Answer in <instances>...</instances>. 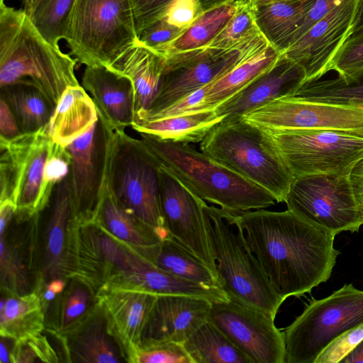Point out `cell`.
<instances>
[{"label":"cell","mask_w":363,"mask_h":363,"mask_svg":"<svg viewBox=\"0 0 363 363\" xmlns=\"http://www.w3.org/2000/svg\"><path fill=\"white\" fill-rule=\"evenodd\" d=\"M62 294L53 331L61 333L82 320L97 303L96 294L84 282L69 279Z\"/></svg>","instance_id":"39"},{"label":"cell","mask_w":363,"mask_h":363,"mask_svg":"<svg viewBox=\"0 0 363 363\" xmlns=\"http://www.w3.org/2000/svg\"><path fill=\"white\" fill-rule=\"evenodd\" d=\"M135 28L139 34L161 19L174 0H132Z\"/></svg>","instance_id":"48"},{"label":"cell","mask_w":363,"mask_h":363,"mask_svg":"<svg viewBox=\"0 0 363 363\" xmlns=\"http://www.w3.org/2000/svg\"><path fill=\"white\" fill-rule=\"evenodd\" d=\"M269 45L259 33L229 49L206 46L166 55L158 91L147 109L134 123L149 121L164 108L220 78L240 62L262 52Z\"/></svg>","instance_id":"8"},{"label":"cell","mask_w":363,"mask_h":363,"mask_svg":"<svg viewBox=\"0 0 363 363\" xmlns=\"http://www.w3.org/2000/svg\"><path fill=\"white\" fill-rule=\"evenodd\" d=\"M40 213L15 216L0 235L1 289L5 294L35 292L43 277L40 255Z\"/></svg>","instance_id":"16"},{"label":"cell","mask_w":363,"mask_h":363,"mask_svg":"<svg viewBox=\"0 0 363 363\" xmlns=\"http://www.w3.org/2000/svg\"><path fill=\"white\" fill-rule=\"evenodd\" d=\"M4 0H0V4H4Z\"/></svg>","instance_id":"59"},{"label":"cell","mask_w":363,"mask_h":363,"mask_svg":"<svg viewBox=\"0 0 363 363\" xmlns=\"http://www.w3.org/2000/svg\"><path fill=\"white\" fill-rule=\"evenodd\" d=\"M48 125L12 139L0 138V172L16 188V212L24 216L41 213L52 194L45 184L44 171L53 146Z\"/></svg>","instance_id":"13"},{"label":"cell","mask_w":363,"mask_h":363,"mask_svg":"<svg viewBox=\"0 0 363 363\" xmlns=\"http://www.w3.org/2000/svg\"><path fill=\"white\" fill-rule=\"evenodd\" d=\"M363 69V27L352 33L335 56L330 70L343 80H349Z\"/></svg>","instance_id":"42"},{"label":"cell","mask_w":363,"mask_h":363,"mask_svg":"<svg viewBox=\"0 0 363 363\" xmlns=\"http://www.w3.org/2000/svg\"><path fill=\"white\" fill-rule=\"evenodd\" d=\"M108 266L95 223L79 224L70 220L66 261V279L79 280L96 294L106 284Z\"/></svg>","instance_id":"25"},{"label":"cell","mask_w":363,"mask_h":363,"mask_svg":"<svg viewBox=\"0 0 363 363\" xmlns=\"http://www.w3.org/2000/svg\"><path fill=\"white\" fill-rule=\"evenodd\" d=\"M57 353L41 333L16 340L11 352V363L58 362Z\"/></svg>","instance_id":"43"},{"label":"cell","mask_w":363,"mask_h":363,"mask_svg":"<svg viewBox=\"0 0 363 363\" xmlns=\"http://www.w3.org/2000/svg\"><path fill=\"white\" fill-rule=\"evenodd\" d=\"M262 128L328 130L363 138V106L283 97L242 117Z\"/></svg>","instance_id":"14"},{"label":"cell","mask_w":363,"mask_h":363,"mask_svg":"<svg viewBox=\"0 0 363 363\" xmlns=\"http://www.w3.org/2000/svg\"><path fill=\"white\" fill-rule=\"evenodd\" d=\"M252 3L255 4H262V3H267L270 1H291V0H250Z\"/></svg>","instance_id":"58"},{"label":"cell","mask_w":363,"mask_h":363,"mask_svg":"<svg viewBox=\"0 0 363 363\" xmlns=\"http://www.w3.org/2000/svg\"><path fill=\"white\" fill-rule=\"evenodd\" d=\"M82 86L93 99L99 116L113 130H125L135 118L131 81L104 66H86Z\"/></svg>","instance_id":"23"},{"label":"cell","mask_w":363,"mask_h":363,"mask_svg":"<svg viewBox=\"0 0 363 363\" xmlns=\"http://www.w3.org/2000/svg\"><path fill=\"white\" fill-rule=\"evenodd\" d=\"M22 134L7 104L0 99V138L12 139Z\"/></svg>","instance_id":"51"},{"label":"cell","mask_w":363,"mask_h":363,"mask_svg":"<svg viewBox=\"0 0 363 363\" xmlns=\"http://www.w3.org/2000/svg\"><path fill=\"white\" fill-rule=\"evenodd\" d=\"M223 119L215 108H208L135 123L131 128L163 140L189 144L201 143Z\"/></svg>","instance_id":"32"},{"label":"cell","mask_w":363,"mask_h":363,"mask_svg":"<svg viewBox=\"0 0 363 363\" xmlns=\"http://www.w3.org/2000/svg\"><path fill=\"white\" fill-rule=\"evenodd\" d=\"M11 339L1 337L0 342V362L1 363H11V352L13 348L10 347V341Z\"/></svg>","instance_id":"55"},{"label":"cell","mask_w":363,"mask_h":363,"mask_svg":"<svg viewBox=\"0 0 363 363\" xmlns=\"http://www.w3.org/2000/svg\"><path fill=\"white\" fill-rule=\"evenodd\" d=\"M315 1H276L262 4L250 1L259 32L282 54L289 48L294 34Z\"/></svg>","instance_id":"29"},{"label":"cell","mask_w":363,"mask_h":363,"mask_svg":"<svg viewBox=\"0 0 363 363\" xmlns=\"http://www.w3.org/2000/svg\"><path fill=\"white\" fill-rule=\"evenodd\" d=\"M45 232L43 277L45 283L65 278L68 232L71 220L69 175L54 188L48 203Z\"/></svg>","instance_id":"27"},{"label":"cell","mask_w":363,"mask_h":363,"mask_svg":"<svg viewBox=\"0 0 363 363\" xmlns=\"http://www.w3.org/2000/svg\"><path fill=\"white\" fill-rule=\"evenodd\" d=\"M359 0H342L284 52L305 71V83L330 71L337 52L351 34Z\"/></svg>","instance_id":"19"},{"label":"cell","mask_w":363,"mask_h":363,"mask_svg":"<svg viewBox=\"0 0 363 363\" xmlns=\"http://www.w3.org/2000/svg\"><path fill=\"white\" fill-rule=\"evenodd\" d=\"M16 203L11 200L0 201V235L3 234L16 212Z\"/></svg>","instance_id":"53"},{"label":"cell","mask_w":363,"mask_h":363,"mask_svg":"<svg viewBox=\"0 0 363 363\" xmlns=\"http://www.w3.org/2000/svg\"><path fill=\"white\" fill-rule=\"evenodd\" d=\"M350 177L356 198L363 208V158L354 166Z\"/></svg>","instance_id":"52"},{"label":"cell","mask_w":363,"mask_h":363,"mask_svg":"<svg viewBox=\"0 0 363 363\" xmlns=\"http://www.w3.org/2000/svg\"><path fill=\"white\" fill-rule=\"evenodd\" d=\"M77 62L49 43L23 9L0 4V86L30 82L56 106L67 87L80 85Z\"/></svg>","instance_id":"2"},{"label":"cell","mask_w":363,"mask_h":363,"mask_svg":"<svg viewBox=\"0 0 363 363\" xmlns=\"http://www.w3.org/2000/svg\"><path fill=\"white\" fill-rule=\"evenodd\" d=\"M280 55L276 48L269 45L262 52L240 62L211 84L205 98L206 108H215L234 96L271 67Z\"/></svg>","instance_id":"35"},{"label":"cell","mask_w":363,"mask_h":363,"mask_svg":"<svg viewBox=\"0 0 363 363\" xmlns=\"http://www.w3.org/2000/svg\"><path fill=\"white\" fill-rule=\"evenodd\" d=\"M193 363H252L213 323L206 320L184 343Z\"/></svg>","instance_id":"37"},{"label":"cell","mask_w":363,"mask_h":363,"mask_svg":"<svg viewBox=\"0 0 363 363\" xmlns=\"http://www.w3.org/2000/svg\"><path fill=\"white\" fill-rule=\"evenodd\" d=\"M0 303V335L14 340L41 333L45 316L35 291L23 296L5 294Z\"/></svg>","instance_id":"34"},{"label":"cell","mask_w":363,"mask_h":363,"mask_svg":"<svg viewBox=\"0 0 363 363\" xmlns=\"http://www.w3.org/2000/svg\"><path fill=\"white\" fill-rule=\"evenodd\" d=\"M363 340V323L335 338L315 360V363H340Z\"/></svg>","instance_id":"45"},{"label":"cell","mask_w":363,"mask_h":363,"mask_svg":"<svg viewBox=\"0 0 363 363\" xmlns=\"http://www.w3.org/2000/svg\"><path fill=\"white\" fill-rule=\"evenodd\" d=\"M211 303L193 296L157 295L140 346L162 342L183 344L208 320Z\"/></svg>","instance_id":"22"},{"label":"cell","mask_w":363,"mask_h":363,"mask_svg":"<svg viewBox=\"0 0 363 363\" xmlns=\"http://www.w3.org/2000/svg\"><path fill=\"white\" fill-rule=\"evenodd\" d=\"M212 83L187 95L177 102L161 111L147 121L208 109L206 108L204 102L207 91Z\"/></svg>","instance_id":"49"},{"label":"cell","mask_w":363,"mask_h":363,"mask_svg":"<svg viewBox=\"0 0 363 363\" xmlns=\"http://www.w3.org/2000/svg\"><path fill=\"white\" fill-rule=\"evenodd\" d=\"M285 203L287 209L336 235L358 232L363 225V208L356 198L350 174L295 177Z\"/></svg>","instance_id":"11"},{"label":"cell","mask_w":363,"mask_h":363,"mask_svg":"<svg viewBox=\"0 0 363 363\" xmlns=\"http://www.w3.org/2000/svg\"><path fill=\"white\" fill-rule=\"evenodd\" d=\"M55 333L61 342L67 362H125L120 347L108 330L106 319L98 302L77 324L65 331Z\"/></svg>","instance_id":"24"},{"label":"cell","mask_w":363,"mask_h":363,"mask_svg":"<svg viewBox=\"0 0 363 363\" xmlns=\"http://www.w3.org/2000/svg\"><path fill=\"white\" fill-rule=\"evenodd\" d=\"M363 363V340L340 363Z\"/></svg>","instance_id":"54"},{"label":"cell","mask_w":363,"mask_h":363,"mask_svg":"<svg viewBox=\"0 0 363 363\" xmlns=\"http://www.w3.org/2000/svg\"><path fill=\"white\" fill-rule=\"evenodd\" d=\"M64 39L77 61L108 67L138 40L132 0H75Z\"/></svg>","instance_id":"6"},{"label":"cell","mask_w":363,"mask_h":363,"mask_svg":"<svg viewBox=\"0 0 363 363\" xmlns=\"http://www.w3.org/2000/svg\"><path fill=\"white\" fill-rule=\"evenodd\" d=\"M363 323V290L345 284L311 301L284 331V363H315L322 350L344 332Z\"/></svg>","instance_id":"9"},{"label":"cell","mask_w":363,"mask_h":363,"mask_svg":"<svg viewBox=\"0 0 363 363\" xmlns=\"http://www.w3.org/2000/svg\"><path fill=\"white\" fill-rule=\"evenodd\" d=\"M184 30L170 25L163 19H160L143 30L138 35V40L162 53L164 48L179 37Z\"/></svg>","instance_id":"47"},{"label":"cell","mask_w":363,"mask_h":363,"mask_svg":"<svg viewBox=\"0 0 363 363\" xmlns=\"http://www.w3.org/2000/svg\"><path fill=\"white\" fill-rule=\"evenodd\" d=\"M138 253L157 267L171 274L221 289L217 274L200 258L170 236Z\"/></svg>","instance_id":"30"},{"label":"cell","mask_w":363,"mask_h":363,"mask_svg":"<svg viewBox=\"0 0 363 363\" xmlns=\"http://www.w3.org/2000/svg\"><path fill=\"white\" fill-rule=\"evenodd\" d=\"M113 130L99 116L84 135L67 146L69 169L71 220L94 223L107 183Z\"/></svg>","instance_id":"12"},{"label":"cell","mask_w":363,"mask_h":363,"mask_svg":"<svg viewBox=\"0 0 363 363\" xmlns=\"http://www.w3.org/2000/svg\"><path fill=\"white\" fill-rule=\"evenodd\" d=\"M255 23L250 0L236 11L223 30L208 45L219 49H229L259 33Z\"/></svg>","instance_id":"41"},{"label":"cell","mask_w":363,"mask_h":363,"mask_svg":"<svg viewBox=\"0 0 363 363\" xmlns=\"http://www.w3.org/2000/svg\"><path fill=\"white\" fill-rule=\"evenodd\" d=\"M157 297L135 289L104 287L96 293L108 330L127 362L134 363Z\"/></svg>","instance_id":"20"},{"label":"cell","mask_w":363,"mask_h":363,"mask_svg":"<svg viewBox=\"0 0 363 363\" xmlns=\"http://www.w3.org/2000/svg\"><path fill=\"white\" fill-rule=\"evenodd\" d=\"M245 240L277 295L301 296L327 281L340 253L336 234L287 209L237 213Z\"/></svg>","instance_id":"1"},{"label":"cell","mask_w":363,"mask_h":363,"mask_svg":"<svg viewBox=\"0 0 363 363\" xmlns=\"http://www.w3.org/2000/svg\"><path fill=\"white\" fill-rule=\"evenodd\" d=\"M160 167L159 160L140 138L113 130L107 184L125 211L155 230L164 240L169 234L160 206Z\"/></svg>","instance_id":"7"},{"label":"cell","mask_w":363,"mask_h":363,"mask_svg":"<svg viewBox=\"0 0 363 363\" xmlns=\"http://www.w3.org/2000/svg\"><path fill=\"white\" fill-rule=\"evenodd\" d=\"M211 252L221 289L230 300L276 317L284 300L276 294L249 247L237 213L203 206Z\"/></svg>","instance_id":"4"},{"label":"cell","mask_w":363,"mask_h":363,"mask_svg":"<svg viewBox=\"0 0 363 363\" xmlns=\"http://www.w3.org/2000/svg\"><path fill=\"white\" fill-rule=\"evenodd\" d=\"M362 27H363V0H359L351 34L358 30Z\"/></svg>","instance_id":"56"},{"label":"cell","mask_w":363,"mask_h":363,"mask_svg":"<svg viewBox=\"0 0 363 363\" xmlns=\"http://www.w3.org/2000/svg\"><path fill=\"white\" fill-rule=\"evenodd\" d=\"M138 133L161 164L203 201L233 213L265 208L277 203L266 189L188 144Z\"/></svg>","instance_id":"3"},{"label":"cell","mask_w":363,"mask_h":363,"mask_svg":"<svg viewBox=\"0 0 363 363\" xmlns=\"http://www.w3.org/2000/svg\"><path fill=\"white\" fill-rule=\"evenodd\" d=\"M99 120L96 106L82 86L67 87L48 124L51 140L62 147L86 133Z\"/></svg>","instance_id":"28"},{"label":"cell","mask_w":363,"mask_h":363,"mask_svg":"<svg viewBox=\"0 0 363 363\" xmlns=\"http://www.w3.org/2000/svg\"><path fill=\"white\" fill-rule=\"evenodd\" d=\"M160 199L164 225L169 236L216 273L206 229L205 201L194 194L162 164L160 169Z\"/></svg>","instance_id":"18"},{"label":"cell","mask_w":363,"mask_h":363,"mask_svg":"<svg viewBox=\"0 0 363 363\" xmlns=\"http://www.w3.org/2000/svg\"><path fill=\"white\" fill-rule=\"evenodd\" d=\"M70 163L67 147L53 143L44 171L45 184L50 192L52 193L55 186L68 176Z\"/></svg>","instance_id":"46"},{"label":"cell","mask_w":363,"mask_h":363,"mask_svg":"<svg viewBox=\"0 0 363 363\" xmlns=\"http://www.w3.org/2000/svg\"><path fill=\"white\" fill-rule=\"evenodd\" d=\"M135 289L156 295H187L211 302L229 300L220 288L205 285L166 272L122 243L110 264L102 288Z\"/></svg>","instance_id":"17"},{"label":"cell","mask_w":363,"mask_h":363,"mask_svg":"<svg viewBox=\"0 0 363 363\" xmlns=\"http://www.w3.org/2000/svg\"><path fill=\"white\" fill-rule=\"evenodd\" d=\"M293 96L312 101L363 106V69L349 80L337 77L304 83Z\"/></svg>","instance_id":"38"},{"label":"cell","mask_w":363,"mask_h":363,"mask_svg":"<svg viewBox=\"0 0 363 363\" xmlns=\"http://www.w3.org/2000/svg\"><path fill=\"white\" fill-rule=\"evenodd\" d=\"M40 0H22L23 4V10L29 16L35 9Z\"/></svg>","instance_id":"57"},{"label":"cell","mask_w":363,"mask_h":363,"mask_svg":"<svg viewBox=\"0 0 363 363\" xmlns=\"http://www.w3.org/2000/svg\"><path fill=\"white\" fill-rule=\"evenodd\" d=\"M134 363H193L182 343L162 342L142 345Z\"/></svg>","instance_id":"44"},{"label":"cell","mask_w":363,"mask_h":363,"mask_svg":"<svg viewBox=\"0 0 363 363\" xmlns=\"http://www.w3.org/2000/svg\"><path fill=\"white\" fill-rule=\"evenodd\" d=\"M94 223L138 252L163 240L155 230L125 211L107 183Z\"/></svg>","instance_id":"31"},{"label":"cell","mask_w":363,"mask_h":363,"mask_svg":"<svg viewBox=\"0 0 363 363\" xmlns=\"http://www.w3.org/2000/svg\"><path fill=\"white\" fill-rule=\"evenodd\" d=\"M275 317L232 300L212 302L208 320L218 327L252 363H284V332Z\"/></svg>","instance_id":"15"},{"label":"cell","mask_w":363,"mask_h":363,"mask_svg":"<svg viewBox=\"0 0 363 363\" xmlns=\"http://www.w3.org/2000/svg\"><path fill=\"white\" fill-rule=\"evenodd\" d=\"M164 61L163 54L138 40L107 67L133 83L135 97V121L145 112L158 91Z\"/></svg>","instance_id":"26"},{"label":"cell","mask_w":363,"mask_h":363,"mask_svg":"<svg viewBox=\"0 0 363 363\" xmlns=\"http://www.w3.org/2000/svg\"><path fill=\"white\" fill-rule=\"evenodd\" d=\"M247 0H228L197 18L162 54L166 55L208 46L223 30L238 9Z\"/></svg>","instance_id":"36"},{"label":"cell","mask_w":363,"mask_h":363,"mask_svg":"<svg viewBox=\"0 0 363 363\" xmlns=\"http://www.w3.org/2000/svg\"><path fill=\"white\" fill-rule=\"evenodd\" d=\"M75 0H40L30 19L40 33L51 44L59 46L64 39L66 22Z\"/></svg>","instance_id":"40"},{"label":"cell","mask_w":363,"mask_h":363,"mask_svg":"<svg viewBox=\"0 0 363 363\" xmlns=\"http://www.w3.org/2000/svg\"><path fill=\"white\" fill-rule=\"evenodd\" d=\"M305 82L304 69L281 54L271 67L215 110L223 121L240 118L270 101L293 96Z\"/></svg>","instance_id":"21"},{"label":"cell","mask_w":363,"mask_h":363,"mask_svg":"<svg viewBox=\"0 0 363 363\" xmlns=\"http://www.w3.org/2000/svg\"><path fill=\"white\" fill-rule=\"evenodd\" d=\"M0 99L10 108L22 133L48 126L56 107L41 90L28 82L0 86Z\"/></svg>","instance_id":"33"},{"label":"cell","mask_w":363,"mask_h":363,"mask_svg":"<svg viewBox=\"0 0 363 363\" xmlns=\"http://www.w3.org/2000/svg\"><path fill=\"white\" fill-rule=\"evenodd\" d=\"M342 0H315L304 20L294 34L290 46L303 35L312 26L330 13ZM289 46V47H290Z\"/></svg>","instance_id":"50"},{"label":"cell","mask_w":363,"mask_h":363,"mask_svg":"<svg viewBox=\"0 0 363 363\" xmlns=\"http://www.w3.org/2000/svg\"><path fill=\"white\" fill-rule=\"evenodd\" d=\"M200 150L285 203L294 177L260 127L242 118L221 121L200 143Z\"/></svg>","instance_id":"5"},{"label":"cell","mask_w":363,"mask_h":363,"mask_svg":"<svg viewBox=\"0 0 363 363\" xmlns=\"http://www.w3.org/2000/svg\"><path fill=\"white\" fill-rule=\"evenodd\" d=\"M262 129L294 178L350 174L363 158V138L328 130Z\"/></svg>","instance_id":"10"}]
</instances>
